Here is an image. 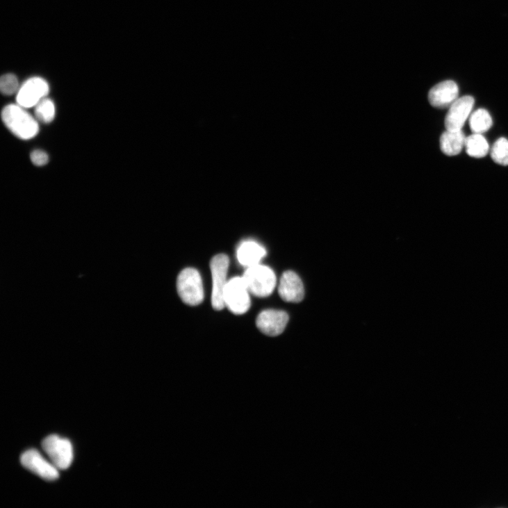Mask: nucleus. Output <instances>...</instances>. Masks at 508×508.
<instances>
[{
	"mask_svg": "<svg viewBox=\"0 0 508 508\" xmlns=\"http://www.w3.org/2000/svg\"><path fill=\"white\" fill-rule=\"evenodd\" d=\"M466 140V137L463 131L447 130L441 137V149L446 156H457L465 147Z\"/></svg>",
	"mask_w": 508,
	"mask_h": 508,
	"instance_id": "nucleus-13",
	"label": "nucleus"
},
{
	"mask_svg": "<svg viewBox=\"0 0 508 508\" xmlns=\"http://www.w3.org/2000/svg\"><path fill=\"white\" fill-rule=\"evenodd\" d=\"M249 291L240 277L229 280L224 291V302L228 309L236 315L247 312L251 306Z\"/></svg>",
	"mask_w": 508,
	"mask_h": 508,
	"instance_id": "nucleus-4",
	"label": "nucleus"
},
{
	"mask_svg": "<svg viewBox=\"0 0 508 508\" xmlns=\"http://www.w3.org/2000/svg\"><path fill=\"white\" fill-rule=\"evenodd\" d=\"M265 256V249L253 241L243 243L238 250V259L239 262L248 268L259 264V262Z\"/></svg>",
	"mask_w": 508,
	"mask_h": 508,
	"instance_id": "nucleus-14",
	"label": "nucleus"
},
{
	"mask_svg": "<svg viewBox=\"0 0 508 508\" xmlns=\"http://www.w3.org/2000/svg\"><path fill=\"white\" fill-rule=\"evenodd\" d=\"M49 91L47 81L40 77L31 78L19 88L17 95V104L26 109L35 107L49 95Z\"/></svg>",
	"mask_w": 508,
	"mask_h": 508,
	"instance_id": "nucleus-7",
	"label": "nucleus"
},
{
	"mask_svg": "<svg viewBox=\"0 0 508 508\" xmlns=\"http://www.w3.org/2000/svg\"><path fill=\"white\" fill-rule=\"evenodd\" d=\"M177 288L181 300L188 305L197 306L204 301V291L202 276L195 268H186L179 273Z\"/></svg>",
	"mask_w": 508,
	"mask_h": 508,
	"instance_id": "nucleus-3",
	"label": "nucleus"
},
{
	"mask_svg": "<svg viewBox=\"0 0 508 508\" xmlns=\"http://www.w3.org/2000/svg\"><path fill=\"white\" fill-rule=\"evenodd\" d=\"M491 156L493 161L500 165H508V140L505 138H500L493 145Z\"/></svg>",
	"mask_w": 508,
	"mask_h": 508,
	"instance_id": "nucleus-18",
	"label": "nucleus"
},
{
	"mask_svg": "<svg viewBox=\"0 0 508 508\" xmlns=\"http://www.w3.org/2000/svg\"><path fill=\"white\" fill-rule=\"evenodd\" d=\"M289 320L288 314L279 310L263 311L256 318V327L263 334L275 337L285 331Z\"/></svg>",
	"mask_w": 508,
	"mask_h": 508,
	"instance_id": "nucleus-9",
	"label": "nucleus"
},
{
	"mask_svg": "<svg viewBox=\"0 0 508 508\" xmlns=\"http://www.w3.org/2000/svg\"><path fill=\"white\" fill-rule=\"evenodd\" d=\"M0 89L6 96H12L19 90L17 77L13 74H8L0 79Z\"/></svg>",
	"mask_w": 508,
	"mask_h": 508,
	"instance_id": "nucleus-19",
	"label": "nucleus"
},
{
	"mask_svg": "<svg viewBox=\"0 0 508 508\" xmlns=\"http://www.w3.org/2000/svg\"><path fill=\"white\" fill-rule=\"evenodd\" d=\"M475 105V99L470 96L457 99L450 106L445 117V126L447 130H461L470 117Z\"/></svg>",
	"mask_w": 508,
	"mask_h": 508,
	"instance_id": "nucleus-10",
	"label": "nucleus"
},
{
	"mask_svg": "<svg viewBox=\"0 0 508 508\" xmlns=\"http://www.w3.org/2000/svg\"><path fill=\"white\" fill-rule=\"evenodd\" d=\"M21 464L25 468L45 480L54 481L59 478L58 469L36 450L26 451L21 457Z\"/></svg>",
	"mask_w": 508,
	"mask_h": 508,
	"instance_id": "nucleus-8",
	"label": "nucleus"
},
{
	"mask_svg": "<svg viewBox=\"0 0 508 508\" xmlns=\"http://www.w3.org/2000/svg\"><path fill=\"white\" fill-rule=\"evenodd\" d=\"M465 147L467 154L476 158L485 157L489 151V145L486 138L480 133H473L466 137Z\"/></svg>",
	"mask_w": 508,
	"mask_h": 508,
	"instance_id": "nucleus-15",
	"label": "nucleus"
},
{
	"mask_svg": "<svg viewBox=\"0 0 508 508\" xmlns=\"http://www.w3.org/2000/svg\"><path fill=\"white\" fill-rule=\"evenodd\" d=\"M279 293L283 300L287 302L299 303L304 297V288L302 280L297 273L288 270L281 279Z\"/></svg>",
	"mask_w": 508,
	"mask_h": 508,
	"instance_id": "nucleus-12",
	"label": "nucleus"
},
{
	"mask_svg": "<svg viewBox=\"0 0 508 508\" xmlns=\"http://www.w3.org/2000/svg\"><path fill=\"white\" fill-rule=\"evenodd\" d=\"M35 115L37 120L42 123L52 122L56 117V106L54 101L47 98L42 99L35 106Z\"/></svg>",
	"mask_w": 508,
	"mask_h": 508,
	"instance_id": "nucleus-17",
	"label": "nucleus"
},
{
	"mask_svg": "<svg viewBox=\"0 0 508 508\" xmlns=\"http://www.w3.org/2000/svg\"><path fill=\"white\" fill-rule=\"evenodd\" d=\"M229 264V258L225 254L216 255L211 261L210 267L213 279L211 302L213 309L216 311H221L225 306L224 291L227 284V274Z\"/></svg>",
	"mask_w": 508,
	"mask_h": 508,
	"instance_id": "nucleus-6",
	"label": "nucleus"
},
{
	"mask_svg": "<svg viewBox=\"0 0 508 508\" xmlns=\"http://www.w3.org/2000/svg\"><path fill=\"white\" fill-rule=\"evenodd\" d=\"M42 448L58 470H67L72 465L73 448L68 439L52 435L43 440Z\"/></svg>",
	"mask_w": 508,
	"mask_h": 508,
	"instance_id": "nucleus-5",
	"label": "nucleus"
},
{
	"mask_svg": "<svg viewBox=\"0 0 508 508\" xmlns=\"http://www.w3.org/2000/svg\"><path fill=\"white\" fill-rule=\"evenodd\" d=\"M243 279L249 293L258 297H267L272 295L277 284L273 270L259 264L249 267Z\"/></svg>",
	"mask_w": 508,
	"mask_h": 508,
	"instance_id": "nucleus-2",
	"label": "nucleus"
},
{
	"mask_svg": "<svg viewBox=\"0 0 508 508\" xmlns=\"http://www.w3.org/2000/svg\"><path fill=\"white\" fill-rule=\"evenodd\" d=\"M492 125V117L485 109H479L470 116V126L474 133L482 134L488 131Z\"/></svg>",
	"mask_w": 508,
	"mask_h": 508,
	"instance_id": "nucleus-16",
	"label": "nucleus"
},
{
	"mask_svg": "<svg viewBox=\"0 0 508 508\" xmlns=\"http://www.w3.org/2000/svg\"><path fill=\"white\" fill-rule=\"evenodd\" d=\"M31 160L33 165L41 167L48 164L49 157L47 154L41 150H35L31 154Z\"/></svg>",
	"mask_w": 508,
	"mask_h": 508,
	"instance_id": "nucleus-20",
	"label": "nucleus"
},
{
	"mask_svg": "<svg viewBox=\"0 0 508 508\" xmlns=\"http://www.w3.org/2000/svg\"><path fill=\"white\" fill-rule=\"evenodd\" d=\"M458 95V85L454 81L448 80L438 83L431 89L429 101L433 107L445 108L452 106Z\"/></svg>",
	"mask_w": 508,
	"mask_h": 508,
	"instance_id": "nucleus-11",
	"label": "nucleus"
},
{
	"mask_svg": "<svg viewBox=\"0 0 508 508\" xmlns=\"http://www.w3.org/2000/svg\"><path fill=\"white\" fill-rule=\"evenodd\" d=\"M2 119L8 129L20 140H32L39 132L37 119L18 104L5 107Z\"/></svg>",
	"mask_w": 508,
	"mask_h": 508,
	"instance_id": "nucleus-1",
	"label": "nucleus"
}]
</instances>
